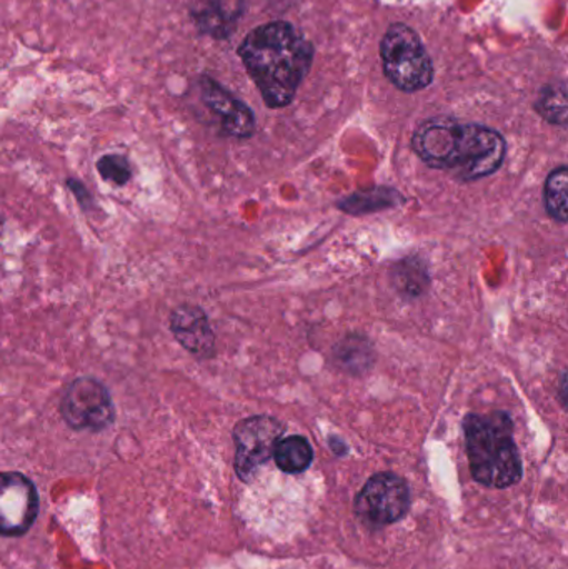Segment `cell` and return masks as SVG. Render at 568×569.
<instances>
[{
	"label": "cell",
	"mask_w": 568,
	"mask_h": 569,
	"mask_svg": "<svg viewBox=\"0 0 568 569\" xmlns=\"http://www.w3.org/2000/svg\"><path fill=\"white\" fill-rule=\"evenodd\" d=\"M239 57L269 109L290 106L313 62V46L302 30L276 20L247 33Z\"/></svg>",
	"instance_id": "6da1fadb"
},
{
	"label": "cell",
	"mask_w": 568,
	"mask_h": 569,
	"mask_svg": "<svg viewBox=\"0 0 568 569\" xmlns=\"http://www.w3.org/2000/svg\"><path fill=\"white\" fill-rule=\"evenodd\" d=\"M412 149L430 169L449 172L462 182L494 176L507 156L502 133L452 117H432L420 123L412 136Z\"/></svg>",
	"instance_id": "7a4b0ae2"
},
{
	"label": "cell",
	"mask_w": 568,
	"mask_h": 569,
	"mask_svg": "<svg viewBox=\"0 0 568 569\" xmlns=\"http://www.w3.org/2000/svg\"><path fill=\"white\" fill-rule=\"evenodd\" d=\"M470 473L484 487L504 488L519 483L522 460L514 440V423L504 411L469 413L464 418Z\"/></svg>",
	"instance_id": "3957f363"
},
{
	"label": "cell",
	"mask_w": 568,
	"mask_h": 569,
	"mask_svg": "<svg viewBox=\"0 0 568 569\" xmlns=\"http://www.w3.org/2000/svg\"><path fill=\"white\" fill-rule=\"evenodd\" d=\"M380 59L387 79L402 92H419L434 82V63L419 33L397 22L380 40Z\"/></svg>",
	"instance_id": "277c9868"
},
{
	"label": "cell",
	"mask_w": 568,
	"mask_h": 569,
	"mask_svg": "<svg viewBox=\"0 0 568 569\" xmlns=\"http://www.w3.org/2000/svg\"><path fill=\"white\" fill-rule=\"evenodd\" d=\"M60 417L73 431L107 430L116 421V405L106 383L96 377H77L60 398Z\"/></svg>",
	"instance_id": "5b68a950"
},
{
	"label": "cell",
	"mask_w": 568,
	"mask_h": 569,
	"mask_svg": "<svg viewBox=\"0 0 568 569\" xmlns=\"http://www.w3.org/2000/svg\"><path fill=\"white\" fill-rule=\"evenodd\" d=\"M286 427L282 421L269 415L243 418L233 427L232 438L236 445L233 468L237 477L249 483L257 470L272 458L277 441L282 438Z\"/></svg>",
	"instance_id": "8992f818"
},
{
	"label": "cell",
	"mask_w": 568,
	"mask_h": 569,
	"mask_svg": "<svg viewBox=\"0 0 568 569\" xmlns=\"http://www.w3.org/2000/svg\"><path fill=\"white\" fill-rule=\"evenodd\" d=\"M360 520L383 527L406 517L410 507L409 487L396 473H377L369 478L353 501Z\"/></svg>",
	"instance_id": "52a82bcc"
},
{
	"label": "cell",
	"mask_w": 568,
	"mask_h": 569,
	"mask_svg": "<svg viewBox=\"0 0 568 569\" xmlns=\"http://www.w3.org/2000/svg\"><path fill=\"white\" fill-rule=\"evenodd\" d=\"M39 493L30 478L19 471L0 473V535L22 537L36 523Z\"/></svg>",
	"instance_id": "ba28073f"
},
{
	"label": "cell",
	"mask_w": 568,
	"mask_h": 569,
	"mask_svg": "<svg viewBox=\"0 0 568 569\" xmlns=\"http://www.w3.org/2000/svg\"><path fill=\"white\" fill-rule=\"evenodd\" d=\"M199 87L203 106L219 119L220 129L226 136L246 140L256 133V116L242 100L233 97L212 77L203 76Z\"/></svg>",
	"instance_id": "9c48e42d"
},
{
	"label": "cell",
	"mask_w": 568,
	"mask_h": 569,
	"mask_svg": "<svg viewBox=\"0 0 568 569\" xmlns=\"http://www.w3.org/2000/svg\"><path fill=\"white\" fill-rule=\"evenodd\" d=\"M169 330L177 343L199 360L216 355V333L203 308L182 303L170 311Z\"/></svg>",
	"instance_id": "30bf717a"
},
{
	"label": "cell",
	"mask_w": 568,
	"mask_h": 569,
	"mask_svg": "<svg viewBox=\"0 0 568 569\" xmlns=\"http://www.w3.org/2000/svg\"><path fill=\"white\" fill-rule=\"evenodd\" d=\"M246 12V0H193L190 17L203 36L226 40L236 32Z\"/></svg>",
	"instance_id": "8fae6325"
},
{
	"label": "cell",
	"mask_w": 568,
	"mask_h": 569,
	"mask_svg": "<svg viewBox=\"0 0 568 569\" xmlns=\"http://www.w3.org/2000/svg\"><path fill=\"white\" fill-rule=\"evenodd\" d=\"M330 358L337 370L352 377H362L373 367L376 348L363 335L350 333L333 347Z\"/></svg>",
	"instance_id": "7c38bea8"
},
{
	"label": "cell",
	"mask_w": 568,
	"mask_h": 569,
	"mask_svg": "<svg viewBox=\"0 0 568 569\" xmlns=\"http://www.w3.org/2000/svg\"><path fill=\"white\" fill-rule=\"evenodd\" d=\"M403 202V197L397 190L387 187L353 192L352 196L340 200L339 209L349 216L362 217L367 213L379 212V210L392 209Z\"/></svg>",
	"instance_id": "4fadbf2b"
},
{
	"label": "cell",
	"mask_w": 568,
	"mask_h": 569,
	"mask_svg": "<svg viewBox=\"0 0 568 569\" xmlns=\"http://www.w3.org/2000/svg\"><path fill=\"white\" fill-rule=\"evenodd\" d=\"M272 458L283 473H302L312 465V445L309 443L307 438L299 437V435L280 438L276 448H273Z\"/></svg>",
	"instance_id": "5bb4252c"
},
{
	"label": "cell",
	"mask_w": 568,
	"mask_h": 569,
	"mask_svg": "<svg viewBox=\"0 0 568 569\" xmlns=\"http://www.w3.org/2000/svg\"><path fill=\"white\" fill-rule=\"evenodd\" d=\"M568 169L567 166L557 167L549 173L544 187V202L550 219L557 223H567L568 220Z\"/></svg>",
	"instance_id": "9a60e30c"
},
{
	"label": "cell",
	"mask_w": 568,
	"mask_h": 569,
	"mask_svg": "<svg viewBox=\"0 0 568 569\" xmlns=\"http://www.w3.org/2000/svg\"><path fill=\"white\" fill-rule=\"evenodd\" d=\"M390 276H392L393 287L403 297H420L429 288V272H427L423 262L417 259H406L397 263Z\"/></svg>",
	"instance_id": "2e32d148"
},
{
	"label": "cell",
	"mask_w": 568,
	"mask_h": 569,
	"mask_svg": "<svg viewBox=\"0 0 568 569\" xmlns=\"http://www.w3.org/2000/svg\"><path fill=\"white\" fill-rule=\"evenodd\" d=\"M536 112L552 126L567 127L568 102L566 83L544 87L536 100Z\"/></svg>",
	"instance_id": "e0dca14e"
},
{
	"label": "cell",
	"mask_w": 568,
	"mask_h": 569,
	"mask_svg": "<svg viewBox=\"0 0 568 569\" xmlns=\"http://www.w3.org/2000/svg\"><path fill=\"white\" fill-rule=\"evenodd\" d=\"M96 169L103 182L113 187H126L133 177L132 163L122 153H107L100 157L96 162Z\"/></svg>",
	"instance_id": "ac0fdd59"
},
{
	"label": "cell",
	"mask_w": 568,
	"mask_h": 569,
	"mask_svg": "<svg viewBox=\"0 0 568 569\" xmlns=\"http://www.w3.org/2000/svg\"><path fill=\"white\" fill-rule=\"evenodd\" d=\"M66 186L72 192L73 199L79 203L80 210L83 213H90L96 209V200H93L92 193L87 189L86 183L80 182L76 177H69L66 180Z\"/></svg>",
	"instance_id": "d6986e66"
},
{
	"label": "cell",
	"mask_w": 568,
	"mask_h": 569,
	"mask_svg": "<svg viewBox=\"0 0 568 569\" xmlns=\"http://www.w3.org/2000/svg\"><path fill=\"white\" fill-rule=\"evenodd\" d=\"M567 373L562 375V378H560V397H562V405L566 407L567 400Z\"/></svg>",
	"instance_id": "ffe728a7"
},
{
	"label": "cell",
	"mask_w": 568,
	"mask_h": 569,
	"mask_svg": "<svg viewBox=\"0 0 568 569\" xmlns=\"http://www.w3.org/2000/svg\"><path fill=\"white\" fill-rule=\"evenodd\" d=\"M2 226H3V220H2V217H0V229H2Z\"/></svg>",
	"instance_id": "44dd1931"
}]
</instances>
